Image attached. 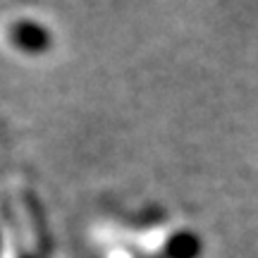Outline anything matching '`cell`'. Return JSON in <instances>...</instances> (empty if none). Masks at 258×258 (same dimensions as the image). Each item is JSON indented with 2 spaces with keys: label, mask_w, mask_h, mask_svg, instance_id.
<instances>
[{
  "label": "cell",
  "mask_w": 258,
  "mask_h": 258,
  "mask_svg": "<svg viewBox=\"0 0 258 258\" xmlns=\"http://www.w3.org/2000/svg\"><path fill=\"white\" fill-rule=\"evenodd\" d=\"M8 38L19 53H27V55H41L53 43V36H50L48 27L34 17L12 19L8 24Z\"/></svg>",
  "instance_id": "1"
}]
</instances>
